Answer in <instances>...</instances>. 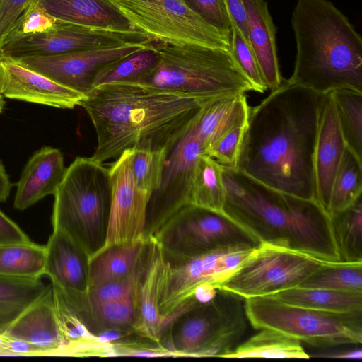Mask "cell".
<instances>
[{
    "mask_svg": "<svg viewBox=\"0 0 362 362\" xmlns=\"http://www.w3.org/2000/svg\"><path fill=\"white\" fill-rule=\"evenodd\" d=\"M362 195V159L347 146L335 175L327 213L329 217L346 209Z\"/></svg>",
    "mask_w": 362,
    "mask_h": 362,
    "instance_id": "d6a6232c",
    "label": "cell"
},
{
    "mask_svg": "<svg viewBox=\"0 0 362 362\" xmlns=\"http://www.w3.org/2000/svg\"><path fill=\"white\" fill-rule=\"evenodd\" d=\"M215 98L140 83L96 86L78 105L85 109L96 132L97 146L90 158L103 163L130 148L170 153L194 124L203 107Z\"/></svg>",
    "mask_w": 362,
    "mask_h": 362,
    "instance_id": "7a4b0ae2",
    "label": "cell"
},
{
    "mask_svg": "<svg viewBox=\"0 0 362 362\" xmlns=\"http://www.w3.org/2000/svg\"><path fill=\"white\" fill-rule=\"evenodd\" d=\"M224 214L259 243L284 241L292 247L344 261L328 214L314 200L292 196L223 165Z\"/></svg>",
    "mask_w": 362,
    "mask_h": 362,
    "instance_id": "3957f363",
    "label": "cell"
},
{
    "mask_svg": "<svg viewBox=\"0 0 362 362\" xmlns=\"http://www.w3.org/2000/svg\"><path fill=\"white\" fill-rule=\"evenodd\" d=\"M33 0H1L0 1V49L17 19Z\"/></svg>",
    "mask_w": 362,
    "mask_h": 362,
    "instance_id": "b9f144b4",
    "label": "cell"
},
{
    "mask_svg": "<svg viewBox=\"0 0 362 362\" xmlns=\"http://www.w3.org/2000/svg\"><path fill=\"white\" fill-rule=\"evenodd\" d=\"M159 53L155 40L103 67L96 74L93 88L109 83H140L157 66Z\"/></svg>",
    "mask_w": 362,
    "mask_h": 362,
    "instance_id": "f546056e",
    "label": "cell"
},
{
    "mask_svg": "<svg viewBox=\"0 0 362 362\" xmlns=\"http://www.w3.org/2000/svg\"><path fill=\"white\" fill-rule=\"evenodd\" d=\"M90 257L69 235L53 229L45 245L44 275L62 290L86 293L89 288Z\"/></svg>",
    "mask_w": 362,
    "mask_h": 362,
    "instance_id": "44dd1931",
    "label": "cell"
},
{
    "mask_svg": "<svg viewBox=\"0 0 362 362\" xmlns=\"http://www.w3.org/2000/svg\"><path fill=\"white\" fill-rule=\"evenodd\" d=\"M247 123L230 129L211 146L206 155L223 166L236 168L240 147Z\"/></svg>",
    "mask_w": 362,
    "mask_h": 362,
    "instance_id": "ab89813d",
    "label": "cell"
},
{
    "mask_svg": "<svg viewBox=\"0 0 362 362\" xmlns=\"http://www.w3.org/2000/svg\"><path fill=\"white\" fill-rule=\"evenodd\" d=\"M170 153L166 150L134 149L131 170L135 185L151 195L160 187Z\"/></svg>",
    "mask_w": 362,
    "mask_h": 362,
    "instance_id": "8d00e7d4",
    "label": "cell"
},
{
    "mask_svg": "<svg viewBox=\"0 0 362 362\" xmlns=\"http://www.w3.org/2000/svg\"><path fill=\"white\" fill-rule=\"evenodd\" d=\"M241 300L217 289L211 301L191 305L173 319L161 337L160 346L169 356L223 358L246 330Z\"/></svg>",
    "mask_w": 362,
    "mask_h": 362,
    "instance_id": "52a82bcc",
    "label": "cell"
},
{
    "mask_svg": "<svg viewBox=\"0 0 362 362\" xmlns=\"http://www.w3.org/2000/svg\"><path fill=\"white\" fill-rule=\"evenodd\" d=\"M301 342L279 331L264 328L235 346L226 358H310Z\"/></svg>",
    "mask_w": 362,
    "mask_h": 362,
    "instance_id": "83f0119b",
    "label": "cell"
},
{
    "mask_svg": "<svg viewBox=\"0 0 362 362\" xmlns=\"http://www.w3.org/2000/svg\"><path fill=\"white\" fill-rule=\"evenodd\" d=\"M269 296L291 305L338 314H362V294L296 286Z\"/></svg>",
    "mask_w": 362,
    "mask_h": 362,
    "instance_id": "4316f807",
    "label": "cell"
},
{
    "mask_svg": "<svg viewBox=\"0 0 362 362\" xmlns=\"http://www.w3.org/2000/svg\"><path fill=\"white\" fill-rule=\"evenodd\" d=\"M357 346L349 349L322 352L314 356L317 358L360 360L362 358V349L360 346L358 347Z\"/></svg>",
    "mask_w": 362,
    "mask_h": 362,
    "instance_id": "f6af8a7d",
    "label": "cell"
},
{
    "mask_svg": "<svg viewBox=\"0 0 362 362\" xmlns=\"http://www.w3.org/2000/svg\"><path fill=\"white\" fill-rule=\"evenodd\" d=\"M12 185L5 168L0 160V203L7 200Z\"/></svg>",
    "mask_w": 362,
    "mask_h": 362,
    "instance_id": "bcb514c9",
    "label": "cell"
},
{
    "mask_svg": "<svg viewBox=\"0 0 362 362\" xmlns=\"http://www.w3.org/2000/svg\"><path fill=\"white\" fill-rule=\"evenodd\" d=\"M48 286L40 279L0 275V331L41 296Z\"/></svg>",
    "mask_w": 362,
    "mask_h": 362,
    "instance_id": "4dcf8cb0",
    "label": "cell"
},
{
    "mask_svg": "<svg viewBox=\"0 0 362 362\" xmlns=\"http://www.w3.org/2000/svg\"><path fill=\"white\" fill-rule=\"evenodd\" d=\"M291 25L296 43L290 83L320 94L362 93V39L328 0H298Z\"/></svg>",
    "mask_w": 362,
    "mask_h": 362,
    "instance_id": "277c9868",
    "label": "cell"
},
{
    "mask_svg": "<svg viewBox=\"0 0 362 362\" xmlns=\"http://www.w3.org/2000/svg\"><path fill=\"white\" fill-rule=\"evenodd\" d=\"M45 261V245L30 240L0 244V275L40 279Z\"/></svg>",
    "mask_w": 362,
    "mask_h": 362,
    "instance_id": "1f68e13d",
    "label": "cell"
},
{
    "mask_svg": "<svg viewBox=\"0 0 362 362\" xmlns=\"http://www.w3.org/2000/svg\"><path fill=\"white\" fill-rule=\"evenodd\" d=\"M299 286L362 294V261L325 265Z\"/></svg>",
    "mask_w": 362,
    "mask_h": 362,
    "instance_id": "836d02e7",
    "label": "cell"
},
{
    "mask_svg": "<svg viewBox=\"0 0 362 362\" xmlns=\"http://www.w3.org/2000/svg\"><path fill=\"white\" fill-rule=\"evenodd\" d=\"M170 270V263L162 248L151 237L135 293L136 321L134 333L158 345L168 327L160 312V303Z\"/></svg>",
    "mask_w": 362,
    "mask_h": 362,
    "instance_id": "e0dca14e",
    "label": "cell"
},
{
    "mask_svg": "<svg viewBox=\"0 0 362 362\" xmlns=\"http://www.w3.org/2000/svg\"><path fill=\"white\" fill-rule=\"evenodd\" d=\"M57 20L42 8L29 4L11 28L4 42L46 31L54 26Z\"/></svg>",
    "mask_w": 362,
    "mask_h": 362,
    "instance_id": "f35d334b",
    "label": "cell"
},
{
    "mask_svg": "<svg viewBox=\"0 0 362 362\" xmlns=\"http://www.w3.org/2000/svg\"><path fill=\"white\" fill-rule=\"evenodd\" d=\"M202 20L217 30L230 34L231 27L221 0H184Z\"/></svg>",
    "mask_w": 362,
    "mask_h": 362,
    "instance_id": "60d3db41",
    "label": "cell"
},
{
    "mask_svg": "<svg viewBox=\"0 0 362 362\" xmlns=\"http://www.w3.org/2000/svg\"><path fill=\"white\" fill-rule=\"evenodd\" d=\"M30 4L65 22L121 33L141 32L116 0H33Z\"/></svg>",
    "mask_w": 362,
    "mask_h": 362,
    "instance_id": "7402d4cb",
    "label": "cell"
},
{
    "mask_svg": "<svg viewBox=\"0 0 362 362\" xmlns=\"http://www.w3.org/2000/svg\"><path fill=\"white\" fill-rule=\"evenodd\" d=\"M202 153V146L190 129L170 153L160 185L151 195L144 233L145 240L153 236L172 216L190 204L194 168Z\"/></svg>",
    "mask_w": 362,
    "mask_h": 362,
    "instance_id": "5bb4252c",
    "label": "cell"
},
{
    "mask_svg": "<svg viewBox=\"0 0 362 362\" xmlns=\"http://www.w3.org/2000/svg\"><path fill=\"white\" fill-rule=\"evenodd\" d=\"M346 147L334 99L330 93L326 94L314 151V180L315 199L327 213L334 177Z\"/></svg>",
    "mask_w": 362,
    "mask_h": 362,
    "instance_id": "ffe728a7",
    "label": "cell"
},
{
    "mask_svg": "<svg viewBox=\"0 0 362 362\" xmlns=\"http://www.w3.org/2000/svg\"><path fill=\"white\" fill-rule=\"evenodd\" d=\"M170 264L241 242L258 244L245 228L227 215L189 204L152 236Z\"/></svg>",
    "mask_w": 362,
    "mask_h": 362,
    "instance_id": "30bf717a",
    "label": "cell"
},
{
    "mask_svg": "<svg viewBox=\"0 0 362 362\" xmlns=\"http://www.w3.org/2000/svg\"><path fill=\"white\" fill-rule=\"evenodd\" d=\"M148 240L115 245L101 250L90 259L89 289L132 275L144 257Z\"/></svg>",
    "mask_w": 362,
    "mask_h": 362,
    "instance_id": "484cf974",
    "label": "cell"
},
{
    "mask_svg": "<svg viewBox=\"0 0 362 362\" xmlns=\"http://www.w3.org/2000/svg\"><path fill=\"white\" fill-rule=\"evenodd\" d=\"M5 104L6 101L4 100V97L0 93V114L3 111Z\"/></svg>",
    "mask_w": 362,
    "mask_h": 362,
    "instance_id": "7dc6e473",
    "label": "cell"
},
{
    "mask_svg": "<svg viewBox=\"0 0 362 362\" xmlns=\"http://www.w3.org/2000/svg\"><path fill=\"white\" fill-rule=\"evenodd\" d=\"M341 262L292 247L284 241H260L252 255L218 288L243 300L299 286L322 267Z\"/></svg>",
    "mask_w": 362,
    "mask_h": 362,
    "instance_id": "9c48e42d",
    "label": "cell"
},
{
    "mask_svg": "<svg viewBox=\"0 0 362 362\" xmlns=\"http://www.w3.org/2000/svg\"><path fill=\"white\" fill-rule=\"evenodd\" d=\"M221 1L229 18L230 27L235 28L249 42L247 13L243 0H221Z\"/></svg>",
    "mask_w": 362,
    "mask_h": 362,
    "instance_id": "7bdbcfd3",
    "label": "cell"
},
{
    "mask_svg": "<svg viewBox=\"0 0 362 362\" xmlns=\"http://www.w3.org/2000/svg\"><path fill=\"white\" fill-rule=\"evenodd\" d=\"M3 341H4V337L0 334V355H1V345L3 344Z\"/></svg>",
    "mask_w": 362,
    "mask_h": 362,
    "instance_id": "c3c4849f",
    "label": "cell"
},
{
    "mask_svg": "<svg viewBox=\"0 0 362 362\" xmlns=\"http://www.w3.org/2000/svg\"><path fill=\"white\" fill-rule=\"evenodd\" d=\"M53 229L69 235L90 259L105 244L112 202L108 168L90 157H77L54 194Z\"/></svg>",
    "mask_w": 362,
    "mask_h": 362,
    "instance_id": "8992f818",
    "label": "cell"
},
{
    "mask_svg": "<svg viewBox=\"0 0 362 362\" xmlns=\"http://www.w3.org/2000/svg\"><path fill=\"white\" fill-rule=\"evenodd\" d=\"M225 202L223 165L211 156L200 154L194 168L190 204L225 214Z\"/></svg>",
    "mask_w": 362,
    "mask_h": 362,
    "instance_id": "f1b7e54d",
    "label": "cell"
},
{
    "mask_svg": "<svg viewBox=\"0 0 362 362\" xmlns=\"http://www.w3.org/2000/svg\"><path fill=\"white\" fill-rule=\"evenodd\" d=\"M249 108L245 93L219 97L209 102L191 127L202 146L203 154L206 155L213 144L224 133L247 123Z\"/></svg>",
    "mask_w": 362,
    "mask_h": 362,
    "instance_id": "d4e9b609",
    "label": "cell"
},
{
    "mask_svg": "<svg viewBox=\"0 0 362 362\" xmlns=\"http://www.w3.org/2000/svg\"><path fill=\"white\" fill-rule=\"evenodd\" d=\"M66 168L60 150L44 146L25 164L17 182L13 206L25 210L49 194H54Z\"/></svg>",
    "mask_w": 362,
    "mask_h": 362,
    "instance_id": "603a6c76",
    "label": "cell"
},
{
    "mask_svg": "<svg viewBox=\"0 0 362 362\" xmlns=\"http://www.w3.org/2000/svg\"><path fill=\"white\" fill-rule=\"evenodd\" d=\"M1 1V0H0V1Z\"/></svg>",
    "mask_w": 362,
    "mask_h": 362,
    "instance_id": "681fc988",
    "label": "cell"
},
{
    "mask_svg": "<svg viewBox=\"0 0 362 362\" xmlns=\"http://www.w3.org/2000/svg\"><path fill=\"white\" fill-rule=\"evenodd\" d=\"M230 33V51L239 66L252 84L255 91L268 90L262 77L255 53L245 39L233 28Z\"/></svg>",
    "mask_w": 362,
    "mask_h": 362,
    "instance_id": "74e56055",
    "label": "cell"
},
{
    "mask_svg": "<svg viewBox=\"0 0 362 362\" xmlns=\"http://www.w3.org/2000/svg\"><path fill=\"white\" fill-rule=\"evenodd\" d=\"M132 151L133 148L125 150L108 168L112 202L103 250L144 239L147 207L151 196L135 185L131 170Z\"/></svg>",
    "mask_w": 362,
    "mask_h": 362,
    "instance_id": "9a60e30c",
    "label": "cell"
},
{
    "mask_svg": "<svg viewBox=\"0 0 362 362\" xmlns=\"http://www.w3.org/2000/svg\"><path fill=\"white\" fill-rule=\"evenodd\" d=\"M325 95L286 80L250 107L236 169L272 189L315 201L314 151Z\"/></svg>",
    "mask_w": 362,
    "mask_h": 362,
    "instance_id": "6da1fadb",
    "label": "cell"
},
{
    "mask_svg": "<svg viewBox=\"0 0 362 362\" xmlns=\"http://www.w3.org/2000/svg\"><path fill=\"white\" fill-rule=\"evenodd\" d=\"M0 334L33 344L42 351L44 356H70L58 324L52 284Z\"/></svg>",
    "mask_w": 362,
    "mask_h": 362,
    "instance_id": "d6986e66",
    "label": "cell"
},
{
    "mask_svg": "<svg viewBox=\"0 0 362 362\" xmlns=\"http://www.w3.org/2000/svg\"><path fill=\"white\" fill-rule=\"evenodd\" d=\"M257 245L237 243L170 264L160 303V314L168 326L182 308L198 302L194 298L198 288L210 285L218 289L250 258Z\"/></svg>",
    "mask_w": 362,
    "mask_h": 362,
    "instance_id": "8fae6325",
    "label": "cell"
},
{
    "mask_svg": "<svg viewBox=\"0 0 362 362\" xmlns=\"http://www.w3.org/2000/svg\"><path fill=\"white\" fill-rule=\"evenodd\" d=\"M247 13L250 45L267 88L281 83L276 47V29L264 0H243Z\"/></svg>",
    "mask_w": 362,
    "mask_h": 362,
    "instance_id": "cb8c5ba5",
    "label": "cell"
},
{
    "mask_svg": "<svg viewBox=\"0 0 362 362\" xmlns=\"http://www.w3.org/2000/svg\"><path fill=\"white\" fill-rule=\"evenodd\" d=\"M147 41L148 37L140 32L121 33L57 20L54 26L46 31L5 41L0 49V58L16 60L49 57Z\"/></svg>",
    "mask_w": 362,
    "mask_h": 362,
    "instance_id": "4fadbf2b",
    "label": "cell"
},
{
    "mask_svg": "<svg viewBox=\"0 0 362 362\" xmlns=\"http://www.w3.org/2000/svg\"><path fill=\"white\" fill-rule=\"evenodd\" d=\"M134 25L155 41L191 43L230 50V34L202 20L184 0H116Z\"/></svg>",
    "mask_w": 362,
    "mask_h": 362,
    "instance_id": "7c38bea8",
    "label": "cell"
},
{
    "mask_svg": "<svg viewBox=\"0 0 362 362\" xmlns=\"http://www.w3.org/2000/svg\"><path fill=\"white\" fill-rule=\"evenodd\" d=\"M147 43L73 52L49 57H26L14 61L86 95L93 88L95 77L103 67L143 48Z\"/></svg>",
    "mask_w": 362,
    "mask_h": 362,
    "instance_id": "2e32d148",
    "label": "cell"
},
{
    "mask_svg": "<svg viewBox=\"0 0 362 362\" xmlns=\"http://www.w3.org/2000/svg\"><path fill=\"white\" fill-rule=\"evenodd\" d=\"M0 93L9 99L62 109L75 107L86 96L7 58H0Z\"/></svg>",
    "mask_w": 362,
    "mask_h": 362,
    "instance_id": "ac0fdd59",
    "label": "cell"
},
{
    "mask_svg": "<svg viewBox=\"0 0 362 362\" xmlns=\"http://www.w3.org/2000/svg\"><path fill=\"white\" fill-rule=\"evenodd\" d=\"M330 94L346 146L362 159V93L338 89Z\"/></svg>",
    "mask_w": 362,
    "mask_h": 362,
    "instance_id": "d590c367",
    "label": "cell"
},
{
    "mask_svg": "<svg viewBox=\"0 0 362 362\" xmlns=\"http://www.w3.org/2000/svg\"><path fill=\"white\" fill-rule=\"evenodd\" d=\"M155 45L158 63L140 83L208 98L255 91L230 50L191 43Z\"/></svg>",
    "mask_w": 362,
    "mask_h": 362,
    "instance_id": "5b68a950",
    "label": "cell"
},
{
    "mask_svg": "<svg viewBox=\"0 0 362 362\" xmlns=\"http://www.w3.org/2000/svg\"><path fill=\"white\" fill-rule=\"evenodd\" d=\"M29 238L13 221L0 211V244L29 241Z\"/></svg>",
    "mask_w": 362,
    "mask_h": 362,
    "instance_id": "ee69618b",
    "label": "cell"
},
{
    "mask_svg": "<svg viewBox=\"0 0 362 362\" xmlns=\"http://www.w3.org/2000/svg\"><path fill=\"white\" fill-rule=\"evenodd\" d=\"M244 300L247 320L255 329H273L317 348L362 342V314L321 312L286 304L269 296Z\"/></svg>",
    "mask_w": 362,
    "mask_h": 362,
    "instance_id": "ba28073f",
    "label": "cell"
},
{
    "mask_svg": "<svg viewBox=\"0 0 362 362\" xmlns=\"http://www.w3.org/2000/svg\"><path fill=\"white\" fill-rule=\"evenodd\" d=\"M341 254L346 262L362 261V199L330 217Z\"/></svg>",
    "mask_w": 362,
    "mask_h": 362,
    "instance_id": "e575fe53",
    "label": "cell"
}]
</instances>
